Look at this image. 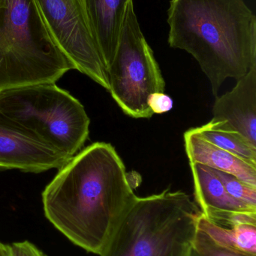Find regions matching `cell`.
Wrapping results in <instances>:
<instances>
[{
  "mask_svg": "<svg viewBox=\"0 0 256 256\" xmlns=\"http://www.w3.org/2000/svg\"><path fill=\"white\" fill-rule=\"evenodd\" d=\"M126 167L109 143L95 142L66 162L42 192L51 224L76 246L100 254L136 198Z\"/></svg>",
  "mask_w": 256,
  "mask_h": 256,
  "instance_id": "6da1fadb",
  "label": "cell"
},
{
  "mask_svg": "<svg viewBox=\"0 0 256 256\" xmlns=\"http://www.w3.org/2000/svg\"><path fill=\"white\" fill-rule=\"evenodd\" d=\"M168 44L198 62L213 96L256 64V18L244 0H171Z\"/></svg>",
  "mask_w": 256,
  "mask_h": 256,
  "instance_id": "7a4b0ae2",
  "label": "cell"
},
{
  "mask_svg": "<svg viewBox=\"0 0 256 256\" xmlns=\"http://www.w3.org/2000/svg\"><path fill=\"white\" fill-rule=\"evenodd\" d=\"M201 210L183 191L135 198L116 224L100 256H186Z\"/></svg>",
  "mask_w": 256,
  "mask_h": 256,
  "instance_id": "3957f363",
  "label": "cell"
},
{
  "mask_svg": "<svg viewBox=\"0 0 256 256\" xmlns=\"http://www.w3.org/2000/svg\"><path fill=\"white\" fill-rule=\"evenodd\" d=\"M72 69L35 0H0V92L56 84Z\"/></svg>",
  "mask_w": 256,
  "mask_h": 256,
  "instance_id": "277c9868",
  "label": "cell"
},
{
  "mask_svg": "<svg viewBox=\"0 0 256 256\" xmlns=\"http://www.w3.org/2000/svg\"><path fill=\"white\" fill-rule=\"evenodd\" d=\"M0 112L71 158L88 138L90 120L84 106L56 84L1 92Z\"/></svg>",
  "mask_w": 256,
  "mask_h": 256,
  "instance_id": "5b68a950",
  "label": "cell"
},
{
  "mask_svg": "<svg viewBox=\"0 0 256 256\" xmlns=\"http://www.w3.org/2000/svg\"><path fill=\"white\" fill-rule=\"evenodd\" d=\"M107 74L111 96L125 114L135 118L153 116L149 98L165 92V82L140 28L132 0L126 6L118 44Z\"/></svg>",
  "mask_w": 256,
  "mask_h": 256,
  "instance_id": "8992f818",
  "label": "cell"
},
{
  "mask_svg": "<svg viewBox=\"0 0 256 256\" xmlns=\"http://www.w3.org/2000/svg\"><path fill=\"white\" fill-rule=\"evenodd\" d=\"M53 38L75 69L109 91L106 69L84 0H35Z\"/></svg>",
  "mask_w": 256,
  "mask_h": 256,
  "instance_id": "52a82bcc",
  "label": "cell"
},
{
  "mask_svg": "<svg viewBox=\"0 0 256 256\" xmlns=\"http://www.w3.org/2000/svg\"><path fill=\"white\" fill-rule=\"evenodd\" d=\"M71 159L0 112V171L59 170Z\"/></svg>",
  "mask_w": 256,
  "mask_h": 256,
  "instance_id": "ba28073f",
  "label": "cell"
},
{
  "mask_svg": "<svg viewBox=\"0 0 256 256\" xmlns=\"http://www.w3.org/2000/svg\"><path fill=\"white\" fill-rule=\"evenodd\" d=\"M189 166L193 178L195 202L204 218L222 226L256 225V208L230 196L211 168L198 164Z\"/></svg>",
  "mask_w": 256,
  "mask_h": 256,
  "instance_id": "9c48e42d",
  "label": "cell"
},
{
  "mask_svg": "<svg viewBox=\"0 0 256 256\" xmlns=\"http://www.w3.org/2000/svg\"><path fill=\"white\" fill-rule=\"evenodd\" d=\"M213 120L223 121L256 148V64L231 91L216 97Z\"/></svg>",
  "mask_w": 256,
  "mask_h": 256,
  "instance_id": "30bf717a",
  "label": "cell"
},
{
  "mask_svg": "<svg viewBox=\"0 0 256 256\" xmlns=\"http://www.w3.org/2000/svg\"><path fill=\"white\" fill-rule=\"evenodd\" d=\"M129 0H84L89 24L108 70L115 55ZM108 75V74H107Z\"/></svg>",
  "mask_w": 256,
  "mask_h": 256,
  "instance_id": "8fae6325",
  "label": "cell"
},
{
  "mask_svg": "<svg viewBox=\"0 0 256 256\" xmlns=\"http://www.w3.org/2000/svg\"><path fill=\"white\" fill-rule=\"evenodd\" d=\"M185 149L189 164H198L236 176L256 186V166L206 141L194 128L185 132Z\"/></svg>",
  "mask_w": 256,
  "mask_h": 256,
  "instance_id": "7c38bea8",
  "label": "cell"
},
{
  "mask_svg": "<svg viewBox=\"0 0 256 256\" xmlns=\"http://www.w3.org/2000/svg\"><path fill=\"white\" fill-rule=\"evenodd\" d=\"M198 230L223 249L248 256H256V225L238 224L225 227L200 215Z\"/></svg>",
  "mask_w": 256,
  "mask_h": 256,
  "instance_id": "4fadbf2b",
  "label": "cell"
},
{
  "mask_svg": "<svg viewBox=\"0 0 256 256\" xmlns=\"http://www.w3.org/2000/svg\"><path fill=\"white\" fill-rule=\"evenodd\" d=\"M194 129L206 141L256 166V148L225 122L212 120Z\"/></svg>",
  "mask_w": 256,
  "mask_h": 256,
  "instance_id": "5bb4252c",
  "label": "cell"
},
{
  "mask_svg": "<svg viewBox=\"0 0 256 256\" xmlns=\"http://www.w3.org/2000/svg\"><path fill=\"white\" fill-rule=\"evenodd\" d=\"M230 196L237 201L256 208V186H251L237 178L236 176L225 172L213 170Z\"/></svg>",
  "mask_w": 256,
  "mask_h": 256,
  "instance_id": "9a60e30c",
  "label": "cell"
},
{
  "mask_svg": "<svg viewBox=\"0 0 256 256\" xmlns=\"http://www.w3.org/2000/svg\"><path fill=\"white\" fill-rule=\"evenodd\" d=\"M192 248L198 256H248L217 246L198 230L192 243Z\"/></svg>",
  "mask_w": 256,
  "mask_h": 256,
  "instance_id": "2e32d148",
  "label": "cell"
},
{
  "mask_svg": "<svg viewBox=\"0 0 256 256\" xmlns=\"http://www.w3.org/2000/svg\"><path fill=\"white\" fill-rule=\"evenodd\" d=\"M173 100L165 93H154L149 98L148 105L153 114L169 112L173 108Z\"/></svg>",
  "mask_w": 256,
  "mask_h": 256,
  "instance_id": "e0dca14e",
  "label": "cell"
},
{
  "mask_svg": "<svg viewBox=\"0 0 256 256\" xmlns=\"http://www.w3.org/2000/svg\"><path fill=\"white\" fill-rule=\"evenodd\" d=\"M9 246L12 256H46L34 244L27 240L16 242Z\"/></svg>",
  "mask_w": 256,
  "mask_h": 256,
  "instance_id": "ac0fdd59",
  "label": "cell"
},
{
  "mask_svg": "<svg viewBox=\"0 0 256 256\" xmlns=\"http://www.w3.org/2000/svg\"><path fill=\"white\" fill-rule=\"evenodd\" d=\"M126 178H127L128 183L129 186H131L132 190L135 188H138L141 182V178L138 173L135 172H126Z\"/></svg>",
  "mask_w": 256,
  "mask_h": 256,
  "instance_id": "d6986e66",
  "label": "cell"
},
{
  "mask_svg": "<svg viewBox=\"0 0 256 256\" xmlns=\"http://www.w3.org/2000/svg\"><path fill=\"white\" fill-rule=\"evenodd\" d=\"M0 256H11L10 246L9 245H5L0 242Z\"/></svg>",
  "mask_w": 256,
  "mask_h": 256,
  "instance_id": "ffe728a7",
  "label": "cell"
},
{
  "mask_svg": "<svg viewBox=\"0 0 256 256\" xmlns=\"http://www.w3.org/2000/svg\"><path fill=\"white\" fill-rule=\"evenodd\" d=\"M189 256H198L197 254H195V251L192 250V248H191L190 250H189Z\"/></svg>",
  "mask_w": 256,
  "mask_h": 256,
  "instance_id": "44dd1931",
  "label": "cell"
},
{
  "mask_svg": "<svg viewBox=\"0 0 256 256\" xmlns=\"http://www.w3.org/2000/svg\"><path fill=\"white\" fill-rule=\"evenodd\" d=\"M189 252H188L187 255H186V256H189Z\"/></svg>",
  "mask_w": 256,
  "mask_h": 256,
  "instance_id": "7402d4cb",
  "label": "cell"
}]
</instances>
